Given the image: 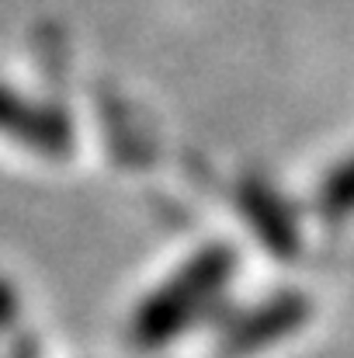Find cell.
Wrapping results in <instances>:
<instances>
[{
  "label": "cell",
  "instance_id": "cell-5",
  "mask_svg": "<svg viewBox=\"0 0 354 358\" xmlns=\"http://www.w3.org/2000/svg\"><path fill=\"white\" fill-rule=\"evenodd\" d=\"M17 324V296L14 289L0 278V331H10Z\"/></svg>",
  "mask_w": 354,
  "mask_h": 358
},
{
  "label": "cell",
  "instance_id": "cell-6",
  "mask_svg": "<svg viewBox=\"0 0 354 358\" xmlns=\"http://www.w3.org/2000/svg\"><path fill=\"white\" fill-rule=\"evenodd\" d=\"M14 358H38V355H35V345H31V341H17Z\"/></svg>",
  "mask_w": 354,
  "mask_h": 358
},
{
  "label": "cell",
  "instance_id": "cell-3",
  "mask_svg": "<svg viewBox=\"0 0 354 358\" xmlns=\"http://www.w3.org/2000/svg\"><path fill=\"white\" fill-rule=\"evenodd\" d=\"M243 216H246V223L253 227V234L260 237V243H264L274 257H295V254H299L295 220L281 209V202H278L271 192L250 185V188L243 192Z\"/></svg>",
  "mask_w": 354,
  "mask_h": 358
},
{
  "label": "cell",
  "instance_id": "cell-2",
  "mask_svg": "<svg viewBox=\"0 0 354 358\" xmlns=\"http://www.w3.org/2000/svg\"><path fill=\"white\" fill-rule=\"evenodd\" d=\"M309 320V299L302 292H278L267 303L246 310L219 338V355L223 358H246L288 334H295Z\"/></svg>",
  "mask_w": 354,
  "mask_h": 358
},
{
  "label": "cell",
  "instance_id": "cell-1",
  "mask_svg": "<svg viewBox=\"0 0 354 358\" xmlns=\"http://www.w3.org/2000/svg\"><path fill=\"white\" fill-rule=\"evenodd\" d=\"M236 254L230 247H205L198 250L177 275H170L153 296L139 303L128 324V338L135 348L153 352L177 334H184L198 313H205L233 278Z\"/></svg>",
  "mask_w": 354,
  "mask_h": 358
},
{
  "label": "cell",
  "instance_id": "cell-4",
  "mask_svg": "<svg viewBox=\"0 0 354 358\" xmlns=\"http://www.w3.org/2000/svg\"><path fill=\"white\" fill-rule=\"evenodd\" d=\"M351 213H354V160L337 167L327 178L323 192H320V216L327 223H337V220H344Z\"/></svg>",
  "mask_w": 354,
  "mask_h": 358
}]
</instances>
